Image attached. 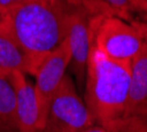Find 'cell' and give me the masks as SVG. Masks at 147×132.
I'll return each mask as SVG.
<instances>
[{"mask_svg": "<svg viewBox=\"0 0 147 132\" xmlns=\"http://www.w3.org/2000/svg\"><path fill=\"white\" fill-rule=\"evenodd\" d=\"M68 5L63 0H24L7 8L1 30L28 52L43 56L67 37Z\"/></svg>", "mask_w": 147, "mask_h": 132, "instance_id": "cell-1", "label": "cell"}, {"mask_svg": "<svg viewBox=\"0 0 147 132\" xmlns=\"http://www.w3.org/2000/svg\"><path fill=\"white\" fill-rule=\"evenodd\" d=\"M130 63L107 58L91 42L83 101L96 124L109 127L125 118L131 75Z\"/></svg>", "mask_w": 147, "mask_h": 132, "instance_id": "cell-2", "label": "cell"}, {"mask_svg": "<svg viewBox=\"0 0 147 132\" xmlns=\"http://www.w3.org/2000/svg\"><path fill=\"white\" fill-rule=\"evenodd\" d=\"M147 28L133 25L116 16H98L92 19V45L107 58L131 61L146 42Z\"/></svg>", "mask_w": 147, "mask_h": 132, "instance_id": "cell-3", "label": "cell"}, {"mask_svg": "<svg viewBox=\"0 0 147 132\" xmlns=\"http://www.w3.org/2000/svg\"><path fill=\"white\" fill-rule=\"evenodd\" d=\"M95 123L72 77L66 75L49 105L42 132H82Z\"/></svg>", "mask_w": 147, "mask_h": 132, "instance_id": "cell-4", "label": "cell"}, {"mask_svg": "<svg viewBox=\"0 0 147 132\" xmlns=\"http://www.w3.org/2000/svg\"><path fill=\"white\" fill-rule=\"evenodd\" d=\"M70 60L71 50L68 39L66 37V39L57 49L47 52L43 56L40 67L34 75L36 83L33 85L42 122H45L46 113L53 97L63 83L66 71L70 67Z\"/></svg>", "mask_w": 147, "mask_h": 132, "instance_id": "cell-5", "label": "cell"}, {"mask_svg": "<svg viewBox=\"0 0 147 132\" xmlns=\"http://www.w3.org/2000/svg\"><path fill=\"white\" fill-rule=\"evenodd\" d=\"M88 12L68 5L67 39L71 50L70 68L80 88L86 83L87 61L92 42V19Z\"/></svg>", "mask_w": 147, "mask_h": 132, "instance_id": "cell-6", "label": "cell"}, {"mask_svg": "<svg viewBox=\"0 0 147 132\" xmlns=\"http://www.w3.org/2000/svg\"><path fill=\"white\" fill-rule=\"evenodd\" d=\"M16 90L18 132H42L43 122L40 114L34 85L21 72L11 75Z\"/></svg>", "mask_w": 147, "mask_h": 132, "instance_id": "cell-7", "label": "cell"}, {"mask_svg": "<svg viewBox=\"0 0 147 132\" xmlns=\"http://www.w3.org/2000/svg\"><path fill=\"white\" fill-rule=\"evenodd\" d=\"M125 118H137L147 123V45L131 60Z\"/></svg>", "mask_w": 147, "mask_h": 132, "instance_id": "cell-8", "label": "cell"}, {"mask_svg": "<svg viewBox=\"0 0 147 132\" xmlns=\"http://www.w3.org/2000/svg\"><path fill=\"white\" fill-rule=\"evenodd\" d=\"M43 56L28 52L0 29V76H11L13 72H21L34 77Z\"/></svg>", "mask_w": 147, "mask_h": 132, "instance_id": "cell-9", "label": "cell"}, {"mask_svg": "<svg viewBox=\"0 0 147 132\" xmlns=\"http://www.w3.org/2000/svg\"><path fill=\"white\" fill-rule=\"evenodd\" d=\"M0 132H18L16 90L11 76H0Z\"/></svg>", "mask_w": 147, "mask_h": 132, "instance_id": "cell-10", "label": "cell"}, {"mask_svg": "<svg viewBox=\"0 0 147 132\" xmlns=\"http://www.w3.org/2000/svg\"><path fill=\"white\" fill-rule=\"evenodd\" d=\"M64 3L74 8H80V9L88 12L89 15L98 17V16H116L119 17L118 12L116 9H113L110 5H108L107 3L101 1V0H63ZM121 19V17H119Z\"/></svg>", "mask_w": 147, "mask_h": 132, "instance_id": "cell-11", "label": "cell"}, {"mask_svg": "<svg viewBox=\"0 0 147 132\" xmlns=\"http://www.w3.org/2000/svg\"><path fill=\"white\" fill-rule=\"evenodd\" d=\"M105 128L110 132H147V123L137 118H123Z\"/></svg>", "mask_w": 147, "mask_h": 132, "instance_id": "cell-12", "label": "cell"}, {"mask_svg": "<svg viewBox=\"0 0 147 132\" xmlns=\"http://www.w3.org/2000/svg\"><path fill=\"white\" fill-rule=\"evenodd\" d=\"M107 3L108 5H110L113 9H116L118 12L119 17L125 21H127L129 24H133V25H137L138 22L134 21V17H133V7L130 0H101Z\"/></svg>", "mask_w": 147, "mask_h": 132, "instance_id": "cell-13", "label": "cell"}, {"mask_svg": "<svg viewBox=\"0 0 147 132\" xmlns=\"http://www.w3.org/2000/svg\"><path fill=\"white\" fill-rule=\"evenodd\" d=\"M82 132H110L108 128H105V127L100 126V124H92V126L87 127L86 129H83Z\"/></svg>", "mask_w": 147, "mask_h": 132, "instance_id": "cell-14", "label": "cell"}, {"mask_svg": "<svg viewBox=\"0 0 147 132\" xmlns=\"http://www.w3.org/2000/svg\"><path fill=\"white\" fill-rule=\"evenodd\" d=\"M24 0H0V7L3 8H11V7L16 5V4L21 3Z\"/></svg>", "mask_w": 147, "mask_h": 132, "instance_id": "cell-15", "label": "cell"}, {"mask_svg": "<svg viewBox=\"0 0 147 132\" xmlns=\"http://www.w3.org/2000/svg\"><path fill=\"white\" fill-rule=\"evenodd\" d=\"M134 12H141L142 11V5H143V0H130Z\"/></svg>", "mask_w": 147, "mask_h": 132, "instance_id": "cell-16", "label": "cell"}, {"mask_svg": "<svg viewBox=\"0 0 147 132\" xmlns=\"http://www.w3.org/2000/svg\"><path fill=\"white\" fill-rule=\"evenodd\" d=\"M5 13H7V8H3L0 7V29L4 24V20H5Z\"/></svg>", "mask_w": 147, "mask_h": 132, "instance_id": "cell-17", "label": "cell"}, {"mask_svg": "<svg viewBox=\"0 0 147 132\" xmlns=\"http://www.w3.org/2000/svg\"><path fill=\"white\" fill-rule=\"evenodd\" d=\"M141 12L147 13V0H143V5H142V11Z\"/></svg>", "mask_w": 147, "mask_h": 132, "instance_id": "cell-18", "label": "cell"}]
</instances>
